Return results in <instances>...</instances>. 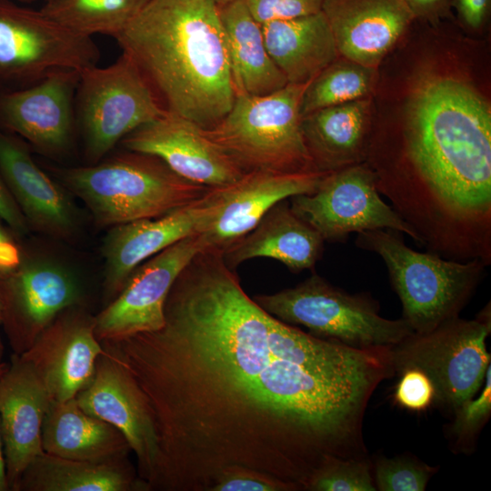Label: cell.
Here are the masks:
<instances>
[{"instance_id":"cell-33","label":"cell","mask_w":491,"mask_h":491,"mask_svg":"<svg viewBox=\"0 0 491 491\" xmlns=\"http://www.w3.org/2000/svg\"><path fill=\"white\" fill-rule=\"evenodd\" d=\"M491 413V365L488 366L484 380V387L477 397L464 402L456 411L452 434L456 444L466 446L487 422Z\"/></svg>"},{"instance_id":"cell-39","label":"cell","mask_w":491,"mask_h":491,"mask_svg":"<svg viewBox=\"0 0 491 491\" xmlns=\"http://www.w3.org/2000/svg\"><path fill=\"white\" fill-rule=\"evenodd\" d=\"M415 20L436 24L452 17L451 0H403Z\"/></svg>"},{"instance_id":"cell-23","label":"cell","mask_w":491,"mask_h":491,"mask_svg":"<svg viewBox=\"0 0 491 491\" xmlns=\"http://www.w3.org/2000/svg\"><path fill=\"white\" fill-rule=\"evenodd\" d=\"M324 242L316 229L294 213L286 199L270 208L248 234L221 253L232 269L255 257H269L297 273L314 268L323 254Z\"/></svg>"},{"instance_id":"cell-11","label":"cell","mask_w":491,"mask_h":491,"mask_svg":"<svg viewBox=\"0 0 491 491\" xmlns=\"http://www.w3.org/2000/svg\"><path fill=\"white\" fill-rule=\"evenodd\" d=\"M288 200L294 213L324 241L345 242L352 233L391 229L420 244L416 233L382 199L366 162L327 173L313 193Z\"/></svg>"},{"instance_id":"cell-15","label":"cell","mask_w":491,"mask_h":491,"mask_svg":"<svg viewBox=\"0 0 491 491\" xmlns=\"http://www.w3.org/2000/svg\"><path fill=\"white\" fill-rule=\"evenodd\" d=\"M326 174L250 171L214 187V205L200 233L206 247L223 251L248 234L277 203L313 193Z\"/></svg>"},{"instance_id":"cell-41","label":"cell","mask_w":491,"mask_h":491,"mask_svg":"<svg viewBox=\"0 0 491 491\" xmlns=\"http://www.w3.org/2000/svg\"><path fill=\"white\" fill-rule=\"evenodd\" d=\"M9 489V485L6 476V468L4 454V445L2 438L1 431V423H0V491H7Z\"/></svg>"},{"instance_id":"cell-28","label":"cell","mask_w":491,"mask_h":491,"mask_svg":"<svg viewBox=\"0 0 491 491\" xmlns=\"http://www.w3.org/2000/svg\"><path fill=\"white\" fill-rule=\"evenodd\" d=\"M133 487L123 459L93 462L44 452L25 469L16 491H128Z\"/></svg>"},{"instance_id":"cell-21","label":"cell","mask_w":491,"mask_h":491,"mask_svg":"<svg viewBox=\"0 0 491 491\" xmlns=\"http://www.w3.org/2000/svg\"><path fill=\"white\" fill-rule=\"evenodd\" d=\"M340 56L377 67L415 18L403 0H325Z\"/></svg>"},{"instance_id":"cell-32","label":"cell","mask_w":491,"mask_h":491,"mask_svg":"<svg viewBox=\"0 0 491 491\" xmlns=\"http://www.w3.org/2000/svg\"><path fill=\"white\" fill-rule=\"evenodd\" d=\"M436 471L411 457H381L375 465L374 482L380 491H423Z\"/></svg>"},{"instance_id":"cell-5","label":"cell","mask_w":491,"mask_h":491,"mask_svg":"<svg viewBox=\"0 0 491 491\" xmlns=\"http://www.w3.org/2000/svg\"><path fill=\"white\" fill-rule=\"evenodd\" d=\"M357 247L378 255L414 333H427L459 316L487 266L479 259L454 260L407 246L403 233L373 229L356 234Z\"/></svg>"},{"instance_id":"cell-14","label":"cell","mask_w":491,"mask_h":491,"mask_svg":"<svg viewBox=\"0 0 491 491\" xmlns=\"http://www.w3.org/2000/svg\"><path fill=\"white\" fill-rule=\"evenodd\" d=\"M80 72L60 70L28 87L0 91V129L45 155L67 153L76 130L75 96Z\"/></svg>"},{"instance_id":"cell-16","label":"cell","mask_w":491,"mask_h":491,"mask_svg":"<svg viewBox=\"0 0 491 491\" xmlns=\"http://www.w3.org/2000/svg\"><path fill=\"white\" fill-rule=\"evenodd\" d=\"M79 406L121 432L138 459L141 475L154 480L159 438L151 409L129 373L105 350L90 384L75 396Z\"/></svg>"},{"instance_id":"cell-24","label":"cell","mask_w":491,"mask_h":491,"mask_svg":"<svg viewBox=\"0 0 491 491\" xmlns=\"http://www.w3.org/2000/svg\"><path fill=\"white\" fill-rule=\"evenodd\" d=\"M368 98L313 112L301 119L305 144L315 168L330 173L366 160Z\"/></svg>"},{"instance_id":"cell-26","label":"cell","mask_w":491,"mask_h":491,"mask_svg":"<svg viewBox=\"0 0 491 491\" xmlns=\"http://www.w3.org/2000/svg\"><path fill=\"white\" fill-rule=\"evenodd\" d=\"M42 447L50 455L93 462L123 459L130 450L119 430L85 412L75 398L50 402L42 426Z\"/></svg>"},{"instance_id":"cell-18","label":"cell","mask_w":491,"mask_h":491,"mask_svg":"<svg viewBox=\"0 0 491 491\" xmlns=\"http://www.w3.org/2000/svg\"><path fill=\"white\" fill-rule=\"evenodd\" d=\"M214 187L203 197L165 215L116 225L105 235V288L115 297L143 262L195 234H200L214 205Z\"/></svg>"},{"instance_id":"cell-27","label":"cell","mask_w":491,"mask_h":491,"mask_svg":"<svg viewBox=\"0 0 491 491\" xmlns=\"http://www.w3.org/2000/svg\"><path fill=\"white\" fill-rule=\"evenodd\" d=\"M236 94L264 95L288 83L266 49L261 25L245 0L218 6Z\"/></svg>"},{"instance_id":"cell-17","label":"cell","mask_w":491,"mask_h":491,"mask_svg":"<svg viewBox=\"0 0 491 491\" xmlns=\"http://www.w3.org/2000/svg\"><path fill=\"white\" fill-rule=\"evenodd\" d=\"M125 150L155 155L183 178L210 188L245 172L194 122L166 112L121 140Z\"/></svg>"},{"instance_id":"cell-25","label":"cell","mask_w":491,"mask_h":491,"mask_svg":"<svg viewBox=\"0 0 491 491\" xmlns=\"http://www.w3.org/2000/svg\"><path fill=\"white\" fill-rule=\"evenodd\" d=\"M261 27L268 54L288 84H308L340 56L323 11Z\"/></svg>"},{"instance_id":"cell-22","label":"cell","mask_w":491,"mask_h":491,"mask_svg":"<svg viewBox=\"0 0 491 491\" xmlns=\"http://www.w3.org/2000/svg\"><path fill=\"white\" fill-rule=\"evenodd\" d=\"M29 145L0 129V174L28 225L65 237L75 227V213L64 191L37 165Z\"/></svg>"},{"instance_id":"cell-31","label":"cell","mask_w":491,"mask_h":491,"mask_svg":"<svg viewBox=\"0 0 491 491\" xmlns=\"http://www.w3.org/2000/svg\"><path fill=\"white\" fill-rule=\"evenodd\" d=\"M307 486L318 491L376 490L366 457L331 459L310 476Z\"/></svg>"},{"instance_id":"cell-47","label":"cell","mask_w":491,"mask_h":491,"mask_svg":"<svg viewBox=\"0 0 491 491\" xmlns=\"http://www.w3.org/2000/svg\"><path fill=\"white\" fill-rule=\"evenodd\" d=\"M45 2L52 1V0H45Z\"/></svg>"},{"instance_id":"cell-7","label":"cell","mask_w":491,"mask_h":491,"mask_svg":"<svg viewBox=\"0 0 491 491\" xmlns=\"http://www.w3.org/2000/svg\"><path fill=\"white\" fill-rule=\"evenodd\" d=\"M254 300L286 324L355 348L392 347L414 333L403 318L381 316L379 304L370 295L349 294L316 273L294 287Z\"/></svg>"},{"instance_id":"cell-44","label":"cell","mask_w":491,"mask_h":491,"mask_svg":"<svg viewBox=\"0 0 491 491\" xmlns=\"http://www.w3.org/2000/svg\"><path fill=\"white\" fill-rule=\"evenodd\" d=\"M8 364L7 363H2L0 364V376L5 371L7 368Z\"/></svg>"},{"instance_id":"cell-19","label":"cell","mask_w":491,"mask_h":491,"mask_svg":"<svg viewBox=\"0 0 491 491\" xmlns=\"http://www.w3.org/2000/svg\"><path fill=\"white\" fill-rule=\"evenodd\" d=\"M64 312L20 355L34 367L53 401L75 398L85 388L104 351L94 318Z\"/></svg>"},{"instance_id":"cell-43","label":"cell","mask_w":491,"mask_h":491,"mask_svg":"<svg viewBox=\"0 0 491 491\" xmlns=\"http://www.w3.org/2000/svg\"><path fill=\"white\" fill-rule=\"evenodd\" d=\"M3 319V303H2V296H1V291H0V324H2Z\"/></svg>"},{"instance_id":"cell-20","label":"cell","mask_w":491,"mask_h":491,"mask_svg":"<svg viewBox=\"0 0 491 491\" xmlns=\"http://www.w3.org/2000/svg\"><path fill=\"white\" fill-rule=\"evenodd\" d=\"M51 401L31 364L13 354L0 376V423L10 490L16 491L25 469L45 452L42 426Z\"/></svg>"},{"instance_id":"cell-13","label":"cell","mask_w":491,"mask_h":491,"mask_svg":"<svg viewBox=\"0 0 491 491\" xmlns=\"http://www.w3.org/2000/svg\"><path fill=\"white\" fill-rule=\"evenodd\" d=\"M3 319L14 354L26 352L65 310L76 305L80 289L66 269L50 262L25 258L0 280Z\"/></svg>"},{"instance_id":"cell-4","label":"cell","mask_w":491,"mask_h":491,"mask_svg":"<svg viewBox=\"0 0 491 491\" xmlns=\"http://www.w3.org/2000/svg\"><path fill=\"white\" fill-rule=\"evenodd\" d=\"M52 171L85 203L99 226L159 217L211 189L183 178L155 155L129 150L85 166Z\"/></svg>"},{"instance_id":"cell-35","label":"cell","mask_w":491,"mask_h":491,"mask_svg":"<svg viewBox=\"0 0 491 491\" xmlns=\"http://www.w3.org/2000/svg\"><path fill=\"white\" fill-rule=\"evenodd\" d=\"M395 399L410 410H423L434 402V387L428 376L419 369L409 368L399 374Z\"/></svg>"},{"instance_id":"cell-1","label":"cell","mask_w":491,"mask_h":491,"mask_svg":"<svg viewBox=\"0 0 491 491\" xmlns=\"http://www.w3.org/2000/svg\"><path fill=\"white\" fill-rule=\"evenodd\" d=\"M165 319L160 330L108 344L142 391L165 456L175 459L193 432L179 456L198 433L225 444L229 434L239 442L269 431L295 473L306 458L318 468L366 456L368 401L395 375L389 348L351 347L276 318L210 247L177 276Z\"/></svg>"},{"instance_id":"cell-8","label":"cell","mask_w":491,"mask_h":491,"mask_svg":"<svg viewBox=\"0 0 491 491\" xmlns=\"http://www.w3.org/2000/svg\"><path fill=\"white\" fill-rule=\"evenodd\" d=\"M166 112L136 64L123 51L106 67L95 65L80 72L75 117L89 165Z\"/></svg>"},{"instance_id":"cell-42","label":"cell","mask_w":491,"mask_h":491,"mask_svg":"<svg viewBox=\"0 0 491 491\" xmlns=\"http://www.w3.org/2000/svg\"><path fill=\"white\" fill-rule=\"evenodd\" d=\"M215 3L217 5V6H221V5H224L225 4H228V3H231L235 0H214Z\"/></svg>"},{"instance_id":"cell-40","label":"cell","mask_w":491,"mask_h":491,"mask_svg":"<svg viewBox=\"0 0 491 491\" xmlns=\"http://www.w3.org/2000/svg\"><path fill=\"white\" fill-rule=\"evenodd\" d=\"M23 251L17 237L0 223V280L12 274L20 265Z\"/></svg>"},{"instance_id":"cell-6","label":"cell","mask_w":491,"mask_h":491,"mask_svg":"<svg viewBox=\"0 0 491 491\" xmlns=\"http://www.w3.org/2000/svg\"><path fill=\"white\" fill-rule=\"evenodd\" d=\"M306 85L287 84L264 95L236 94L227 114L204 133L245 173L317 171L301 129Z\"/></svg>"},{"instance_id":"cell-10","label":"cell","mask_w":491,"mask_h":491,"mask_svg":"<svg viewBox=\"0 0 491 491\" xmlns=\"http://www.w3.org/2000/svg\"><path fill=\"white\" fill-rule=\"evenodd\" d=\"M92 37L76 34L35 10L0 0V91L33 85L65 69L97 65Z\"/></svg>"},{"instance_id":"cell-45","label":"cell","mask_w":491,"mask_h":491,"mask_svg":"<svg viewBox=\"0 0 491 491\" xmlns=\"http://www.w3.org/2000/svg\"><path fill=\"white\" fill-rule=\"evenodd\" d=\"M3 355H4V346L0 338V364L3 363L2 362Z\"/></svg>"},{"instance_id":"cell-9","label":"cell","mask_w":491,"mask_h":491,"mask_svg":"<svg viewBox=\"0 0 491 491\" xmlns=\"http://www.w3.org/2000/svg\"><path fill=\"white\" fill-rule=\"evenodd\" d=\"M490 332L488 304L475 319L457 316L427 333H413L391 347L395 374L421 370L433 385L434 402L455 412L483 385L490 365L486 343Z\"/></svg>"},{"instance_id":"cell-34","label":"cell","mask_w":491,"mask_h":491,"mask_svg":"<svg viewBox=\"0 0 491 491\" xmlns=\"http://www.w3.org/2000/svg\"><path fill=\"white\" fill-rule=\"evenodd\" d=\"M325 0H245L246 5L260 25L293 19L322 11Z\"/></svg>"},{"instance_id":"cell-3","label":"cell","mask_w":491,"mask_h":491,"mask_svg":"<svg viewBox=\"0 0 491 491\" xmlns=\"http://www.w3.org/2000/svg\"><path fill=\"white\" fill-rule=\"evenodd\" d=\"M115 40L167 112L209 129L233 105L236 92L214 0H149Z\"/></svg>"},{"instance_id":"cell-2","label":"cell","mask_w":491,"mask_h":491,"mask_svg":"<svg viewBox=\"0 0 491 491\" xmlns=\"http://www.w3.org/2000/svg\"><path fill=\"white\" fill-rule=\"evenodd\" d=\"M397 162L376 188L427 251L491 264V110L466 81L437 73L413 85Z\"/></svg>"},{"instance_id":"cell-38","label":"cell","mask_w":491,"mask_h":491,"mask_svg":"<svg viewBox=\"0 0 491 491\" xmlns=\"http://www.w3.org/2000/svg\"><path fill=\"white\" fill-rule=\"evenodd\" d=\"M283 484H276L257 476L249 474L227 475L215 486L216 491H274L280 490Z\"/></svg>"},{"instance_id":"cell-37","label":"cell","mask_w":491,"mask_h":491,"mask_svg":"<svg viewBox=\"0 0 491 491\" xmlns=\"http://www.w3.org/2000/svg\"><path fill=\"white\" fill-rule=\"evenodd\" d=\"M0 219L6 224L17 238L25 235L29 231L28 223L8 190L1 174Z\"/></svg>"},{"instance_id":"cell-30","label":"cell","mask_w":491,"mask_h":491,"mask_svg":"<svg viewBox=\"0 0 491 491\" xmlns=\"http://www.w3.org/2000/svg\"><path fill=\"white\" fill-rule=\"evenodd\" d=\"M376 79V67L339 56L306 85L300 115L304 117L326 107L368 98Z\"/></svg>"},{"instance_id":"cell-12","label":"cell","mask_w":491,"mask_h":491,"mask_svg":"<svg viewBox=\"0 0 491 491\" xmlns=\"http://www.w3.org/2000/svg\"><path fill=\"white\" fill-rule=\"evenodd\" d=\"M206 247L195 234L151 256L131 274L121 291L95 318L99 341L155 332L165 326V304L179 274Z\"/></svg>"},{"instance_id":"cell-29","label":"cell","mask_w":491,"mask_h":491,"mask_svg":"<svg viewBox=\"0 0 491 491\" xmlns=\"http://www.w3.org/2000/svg\"><path fill=\"white\" fill-rule=\"evenodd\" d=\"M149 0H52L40 10L65 28L85 36L119 35Z\"/></svg>"},{"instance_id":"cell-36","label":"cell","mask_w":491,"mask_h":491,"mask_svg":"<svg viewBox=\"0 0 491 491\" xmlns=\"http://www.w3.org/2000/svg\"><path fill=\"white\" fill-rule=\"evenodd\" d=\"M458 21L471 30L482 29L489 17L491 0H451Z\"/></svg>"},{"instance_id":"cell-46","label":"cell","mask_w":491,"mask_h":491,"mask_svg":"<svg viewBox=\"0 0 491 491\" xmlns=\"http://www.w3.org/2000/svg\"><path fill=\"white\" fill-rule=\"evenodd\" d=\"M17 1H20V2H23V3H31V2H34L35 0H17Z\"/></svg>"}]
</instances>
